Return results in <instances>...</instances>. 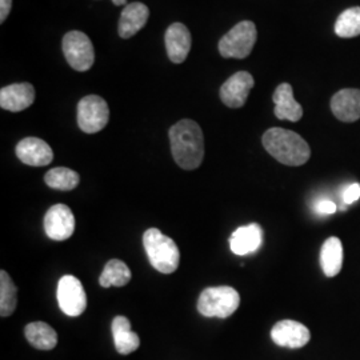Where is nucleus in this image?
Masks as SVG:
<instances>
[{
    "label": "nucleus",
    "mask_w": 360,
    "mask_h": 360,
    "mask_svg": "<svg viewBox=\"0 0 360 360\" xmlns=\"http://www.w3.org/2000/svg\"><path fill=\"white\" fill-rule=\"evenodd\" d=\"M171 153L176 165L191 171L202 165L205 158V136L200 126L191 119H183L174 124L169 132Z\"/></svg>",
    "instance_id": "f257e3e1"
},
{
    "label": "nucleus",
    "mask_w": 360,
    "mask_h": 360,
    "mask_svg": "<svg viewBox=\"0 0 360 360\" xmlns=\"http://www.w3.org/2000/svg\"><path fill=\"white\" fill-rule=\"evenodd\" d=\"M262 142L267 153L285 166H303L311 156L309 143L290 129H267Z\"/></svg>",
    "instance_id": "f03ea898"
},
{
    "label": "nucleus",
    "mask_w": 360,
    "mask_h": 360,
    "mask_svg": "<svg viewBox=\"0 0 360 360\" xmlns=\"http://www.w3.org/2000/svg\"><path fill=\"white\" fill-rule=\"evenodd\" d=\"M143 245L155 270L162 274H172L178 270L179 248L171 238L158 229H150L143 235Z\"/></svg>",
    "instance_id": "7ed1b4c3"
},
{
    "label": "nucleus",
    "mask_w": 360,
    "mask_h": 360,
    "mask_svg": "<svg viewBox=\"0 0 360 360\" xmlns=\"http://www.w3.org/2000/svg\"><path fill=\"white\" fill-rule=\"evenodd\" d=\"M240 304V295L229 285L208 287L198 300V311L206 318H230Z\"/></svg>",
    "instance_id": "20e7f679"
},
{
    "label": "nucleus",
    "mask_w": 360,
    "mask_h": 360,
    "mask_svg": "<svg viewBox=\"0 0 360 360\" xmlns=\"http://www.w3.org/2000/svg\"><path fill=\"white\" fill-rule=\"evenodd\" d=\"M257 38V26L250 20L240 22L220 39L219 52L223 58L245 59L252 51Z\"/></svg>",
    "instance_id": "39448f33"
},
{
    "label": "nucleus",
    "mask_w": 360,
    "mask_h": 360,
    "mask_svg": "<svg viewBox=\"0 0 360 360\" xmlns=\"http://www.w3.org/2000/svg\"><path fill=\"white\" fill-rule=\"evenodd\" d=\"M110 108L103 98L87 95L77 104V124L86 134H96L107 126Z\"/></svg>",
    "instance_id": "423d86ee"
},
{
    "label": "nucleus",
    "mask_w": 360,
    "mask_h": 360,
    "mask_svg": "<svg viewBox=\"0 0 360 360\" xmlns=\"http://www.w3.org/2000/svg\"><path fill=\"white\" fill-rule=\"evenodd\" d=\"M65 60L75 71L84 72L94 65L95 52L90 38L80 31H70L63 38Z\"/></svg>",
    "instance_id": "0eeeda50"
},
{
    "label": "nucleus",
    "mask_w": 360,
    "mask_h": 360,
    "mask_svg": "<svg viewBox=\"0 0 360 360\" xmlns=\"http://www.w3.org/2000/svg\"><path fill=\"white\" fill-rule=\"evenodd\" d=\"M58 303L68 316H79L87 309V295L82 282L72 276L65 275L58 283Z\"/></svg>",
    "instance_id": "6e6552de"
},
{
    "label": "nucleus",
    "mask_w": 360,
    "mask_h": 360,
    "mask_svg": "<svg viewBox=\"0 0 360 360\" xmlns=\"http://www.w3.org/2000/svg\"><path fill=\"white\" fill-rule=\"evenodd\" d=\"M44 230L52 240H67L75 231V217L65 205L52 206L44 217Z\"/></svg>",
    "instance_id": "1a4fd4ad"
},
{
    "label": "nucleus",
    "mask_w": 360,
    "mask_h": 360,
    "mask_svg": "<svg viewBox=\"0 0 360 360\" xmlns=\"http://www.w3.org/2000/svg\"><path fill=\"white\" fill-rule=\"evenodd\" d=\"M255 80L247 71H239L224 82L220 89V99L230 108H240L247 102Z\"/></svg>",
    "instance_id": "9d476101"
},
{
    "label": "nucleus",
    "mask_w": 360,
    "mask_h": 360,
    "mask_svg": "<svg viewBox=\"0 0 360 360\" xmlns=\"http://www.w3.org/2000/svg\"><path fill=\"white\" fill-rule=\"evenodd\" d=\"M271 339L276 346L288 348L304 347L311 339L309 330L296 321H281L271 330Z\"/></svg>",
    "instance_id": "9b49d317"
},
{
    "label": "nucleus",
    "mask_w": 360,
    "mask_h": 360,
    "mask_svg": "<svg viewBox=\"0 0 360 360\" xmlns=\"http://www.w3.org/2000/svg\"><path fill=\"white\" fill-rule=\"evenodd\" d=\"M15 153L22 163L32 167L49 166L53 159L51 147L39 138H25L18 143Z\"/></svg>",
    "instance_id": "f8f14e48"
},
{
    "label": "nucleus",
    "mask_w": 360,
    "mask_h": 360,
    "mask_svg": "<svg viewBox=\"0 0 360 360\" xmlns=\"http://www.w3.org/2000/svg\"><path fill=\"white\" fill-rule=\"evenodd\" d=\"M166 49L172 63H183L191 50V34L183 23H174L166 31Z\"/></svg>",
    "instance_id": "ddd939ff"
},
{
    "label": "nucleus",
    "mask_w": 360,
    "mask_h": 360,
    "mask_svg": "<svg viewBox=\"0 0 360 360\" xmlns=\"http://www.w3.org/2000/svg\"><path fill=\"white\" fill-rule=\"evenodd\" d=\"M35 102V89L30 83H18L0 90V107L3 110L19 112Z\"/></svg>",
    "instance_id": "4468645a"
},
{
    "label": "nucleus",
    "mask_w": 360,
    "mask_h": 360,
    "mask_svg": "<svg viewBox=\"0 0 360 360\" xmlns=\"http://www.w3.org/2000/svg\"><path fill=\"white\" fill-rule=\"evenodd\" d=\"M263 245V230L257 223L239 227L230 238V248L235 255L245 257L257 252Z\"/></svg>",
    "instance_id": "2eb2a0df"
},
{
    "label": "nucleus",
    "mask_w": 360,
    "mask_h": 360,
    "mask_svg": "<svg viewBox=\"0 0 360 360\" xmlns=\"http://www.w3.org/2000/svg\"><path fill=\"white\" fill-rule=\"evenodd\" d=\"M331 110L340 122H356L360 119V90L346 89L336 92L331 99Z\"/></svg>",
    "instance_id": "dca6fc26"
},
{
    "label": "nucleus",
    "mask_w": 360,
    "mask_h": 360,
    "mask_svg": "<svg viewBox=\"0 0 360 360\" xmlns=\"http://www.w3.org/2000/svg\"><path fill=\"white\" fill-rule=\"evenodd\" d=\"M150 10L146 4L135 1L127 4L120 15L119 35L120 38L129 39L136 35L143 27L147 25Z\"/></svg>",
    "instance_id": "f3484780"
},
{
    "label": "nucleus",
    "mask_w": 360,
    "mask_h": 360,
    "mask_svg": "<svg viewBox=\"0 0 360 360\" xmlns=\"http://www.w3.org/2000/svg\"><path fill=\"white\" fill-rule=\"evenodd\" d=\"M275 116L281 120L299 122L303 116V108L294 98V91L288 83H282L274 92Z\"/></svg>",
    "instance_id": "a211bd4d"
},
{
    "label": "nucleus",
    "mask_w": 360,
    "mask_h": 360,
    "mask_svg": "<svg viewBox=\"0 0 360 360\" xmlns=\"http://www.w3.org/2000/svg\"><path fill=\"white\" fill-rule=\"evenodd\" d=\"M111 330L116 351L120 355H129L141 346V339L131 330V323L126 316H115Z\"/></svg>",
    "instance_id": "6ab92c4d"
},
{
    "label": "nucleus",
    "mask_w": 360,
    "mask_h": 360,
    "mask_svg": "<svg viewBox=\"0 0 360 360\" xmlns=\"http://www.w3.org/2000/svg\"><path fill=\"white\" fill-rule=\"evenodd\" d=\"M321 266L328 278L336 276L343 266V245L336 236L328 238L321 250Z\"/></svg>",
    "instance_id": "aec40b11"
},
{
    "label": "nucleus",
    "mask_w": 360,
    "mask_h": 360,
    "mask_svg": "<svg viewBox=\"0 0 360 360\" xmlns=\"http://www.w3.org/2000/svg\"><path fill=\"white\" fill-rule=\"evenodd\" d=\"M25 335L30 345L38 349L50 351L58 345V334L47 323L34 322L27 324Z\"/></svg>",
    "instance_id": "412c9836"
},
{
    "label": "nucleus",
    "mask_w": 360,
    "mask_h": 360,
    "mask_svg": "<svg viewBox=\"0 0 360 360\" xmlns=\"http://www.w3.org/2000/svg\"><path fill=\"white\" fill-rule=\"evenodd\" d=\"M132 278V274L129 271V266L117 259H112L110 260L105 267H104L103 272L99 278V283L103 288H108V287H123L129 283Z\"/></svg>",
    "instance_id": "4be33fe9"
},
{
    "label": "nucleus",
    "mask_w": 360,
    "mask_h": 360,
    "mask_svg": "<svg viewBox=\"0 0 360 360\" xmlns=\"http://www.w3.org/2000/svg\"><path fill=\"white\" fill-rule=\"evenodd\" d=\"M46 184L53 190L59 191H72L80 181V178L74 169L65 167H56L50 169L46 176Z\"/></svg>",
    "instance_id": "5701e85b"
},
{
    "label": "nucleus",
    "mask_w": 360,
    "mask_h": 360,
    "mask_svg": "<svg viewBox=\"0 0 360 360\" xmlns=\"http://www.w3.org/2000/svg\"><path fill=\"white\" fill-rule=\"evenodd\" d=\"M18 288L4 270L0 271V315L3 318L13 315L16 309Z\"/></svg>",
    "instance_id": "b1692460"
},
{
    "label": "nucleus",
    "mask_w": 360,
    "mask_h": 360,
    "mask_svg": "<svg viewBox=\"0 0 360 360\" xmlns=\"http://www.w3.org/2000/svg\"><path fill=\"white\" fill-rule=\"evenodd\" d=\"M335 32L340 38H355L360 35V7H352L339 15Z\"/></svg>",
    "instance_id": "393cba45"
},
{
    "label": "nucleus",
    "mask_w": 360,
    "mask_h": 360,
    "mask_svg": "<svg viewBox=\"0 0 360 360\" xmlns=\"http://www.w3.org/2000/svg\"><path fill=\"white\" fill-rule=\"evenodd\" d=\"M342 199H343V203L348 206V205H352L355 203L356 200L360 199V184L359 183H352L347 186L345 188V191L342 193Z\"/></svg>",
    "instance_id": "a878e982"
},
{
    "label": "nucleus",
    "mask_w": 360,
    "mask_h": 360,
    "mask_svg": "<svg viewBox=\"0 0 360 360\" xmlns=\"http://www.w3.org/2000/svg\"><path fill=\"white\" fill-rule=\"evenodd\" d=\"M336 210H338V206L335 205L333 200H328V199L318 200L316 205H315V211L319 215H333L336 212Z\"/></svg>",
    "instance_id": "bb28decb"
},
{
    "label": "nucleus",
    "mask_w": 360,
    "mask_h": 360,
    "mask_svg": "<svg viewBox=\"0 0 360 360\" xmlns=\"http://www.w3.org/2000/svg\"><path fill=\"white\" fill-rule=\"evenodd\" d=\"M13 7V0H0V23H4Z\"/></svg>",
    "instance_id": "cd10ccee"
},
{
    "label": "nucleus",
    "mask_w": 360,
    "mask_h": 360,
    "mask_svg": "<svg viewBox=\"0 0 360 360\" xmlns=\"http://www.w3.org/2000/svg\"><path fill=\"white\" fill-rule=\"evenodd\" d=\"M115 6H127V0H112Z\"/></svg>",
    "instance_id": "c85d7f7f"
}]
</instances>
